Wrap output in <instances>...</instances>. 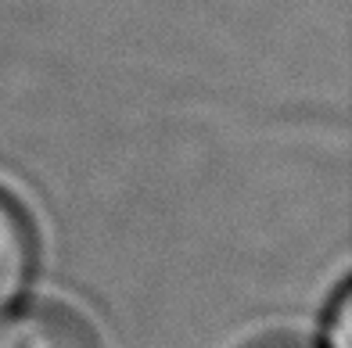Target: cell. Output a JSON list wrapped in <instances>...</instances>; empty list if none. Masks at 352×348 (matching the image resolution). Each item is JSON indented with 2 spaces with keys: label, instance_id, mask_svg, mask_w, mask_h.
Instances as JSON below:
<instances>
[{
  "label": "cell",
  "instance_id": "4",
  "mask_svg": "<svg viewBox=\"0 0 352 348\" xmlns=\"http://www.w3.org/2000/svg\"><path fill=\"white\" fill-rule=\"evenodd\" d=\"M252 348H306V345L287 341V338H270V341H259V345H252Z\"/></svg>",
  "mask_w": 352,
  "mask_h": 348
},
{
  "label": "cell",
  "instance_id": "3",
  "mask_svg": "<svg viewBox=\"0 0 352 348\" xmlns=\"http://www.w3.org/2000/svg\"><path fill=\"white\" fill-rule=\"evenodd\" d=\"M324 338L327 348H349L352 345V302H349V291L338 294L331 316H327V327H324Z\"/></svg>",
  "mask_w": 352,
  "mask_h": 348
},
{
  "label": "cell",
  "instance_id": "1",
  "mask_svg": "<svg viewBox=\"0 0 352 348\" xmlns=\"http://www.w3.org/2000/svg\"><path fill=\"white\" fill-rule=\"evenodd\" d=\"M36 273V233L22 205L0 191V320L19 309Z\"/></svg>",
  "mask_w": 352,
  "mask_h": 348
},
{
  "label": "cell",
  "instance_id": "2",
  "mask_svg": "<svg viewBox=\"0 0 352 348\" xmlns=\"http://www.w3.org/2000/svg\"><path fill=\"white\" fill-rule=\"evenodd\" d=\"M0 348H98V338L69 309L29 305L0 320Z\"/></svg>",
  "mask_w": 352,
  "mask_h": 348
}]
</instances>
